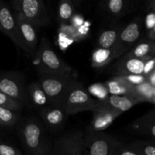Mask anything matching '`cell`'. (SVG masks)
<instances>
[{
  "instance_id": "cell-32",
  "label": "cell",
  "mask_w": 155,
  "mask_h": 155,
  "mask_svg": "<svg viewBox=\"0 0 155 155\" xmlns=\"http://www.w3.org/2000/svg\"><path fill=\"white\" fill-rule=\"evenodd\" d=\"M146 7H147V12L150 13H155V0L149 1Z\"/></svg>"
},
{
  "instance_id": "cell-15",
  "label": "cell",
  "mask_w": 155,
  "mask_h": 155,
  "mask_svg": "<svg viewBox=\"0 0 155 155\" xmlns=\"http://www.w3.org/2000/svg\"><path fill=\"white\" fill-rule=\"evenodd\" d=\"M102 105L110 107L122 114L132 108L135 104L144 101L135 95H109L106 98L98 101Z\"/></svg>"
},
{
  "instance_id": "cell-23",
  "label": "cell",
  "mask_w": 155,
  "mask_h": 155,
  "mask_svg": "<svg viewBox=\"0 0 155 155\" xmlns=\"http://www.w3.org/2000/svg\"><path fill=\"white\" fill-rule=\"evenodd\" d=\"M114 60L112 49L97 48L91 57V65L94 68H100L106 66Z\"/></svg>"
},
{
  "instance_id": "cell-17",
  "label": "cell",
  "mask_w": 155,
  "mask_h": 155,
  "mask_svg": "<svg viewBox=\"0 0 155 155\" xmlns=\"http://www.w3.org/2000/svg\"><path fill=\"white\" fill-rule=\"evenodd\" d=\"M103 11L112 18H121L127 15L135 7L129 0H108L102 3Z\"/></svg>"
},
{
  "instance_id": "cell-31",
  "label": "cell",
  "mask_w": 155,
  "mask_h": 155,
  "mask_svg": "<svg viewBox=\"0 0 155 155\" xmlns=\"http://www.w3.org/2000/svg\"><path fill=\"white\" fill-rule=\"evenodd\" d=\"M155 71V56L154 57L148 59L147 61L145 64V66H144V74L143 75L144 77H147V76L150 75L153 71Z\"/></svg>"
},
{
  "instance_id": "cell-3",
  "label": "cell",
  "mask_w": 155,
  "mask_h": 155,
  "mask_svg": "<svg viewBox=\"0 0 155 155\" xmlns=\"http://www.w3.org/2000/svg\"><path fill=\"white\" fill-rule=\"evenodd\" d=\"M78 80L73 74L66 75L39 74L37 83L47 95L50 105H62L70 89Z\"/></svg>"
},
{
  "instance_id": "cell-29",
  "label": "cell",
  "mask_w": 155,
  "mask_h": 155,
  "mask_svg": "<svg viewBox=\"0 0 155 155\" xmlns=\"http://www.w3.org/2000/svg\"><path fill=\"white\" fill-rule=\"evenodd\" d=\"M112 155H138L136 152L131 149L127 145L122 143L117 140L114 147Z\"/></svg>"
},
{
  "instance_id": "cell-22",
  "label": "cell",
  "mask_w": 155,
  "mask_h": 155,
  "mask_svg": "<svg viewBox=\"0 0 155 155\" xmlns=\"http://www.w3.org/2000/svg\"><path fill=\"white\" fill-rule=\"evenodd\" d=\"M21 112L0 107V129L12 130L21 120Z\"/></svg>"
},
{
  "instance_id": "cell-27",
  "label": "cell",
  "mask_w": 155,
  "mask_h": 155,
  "mask_svg": "<svg viewBox=\"0 0 155 155\" xmlns=\"http://www.w3.org/2000/svg\"><path fill=\"white\" fill-rule=\"evenodd\" d=\"M24 104L20 101L8 96L2 92H0V107L21 112V110L24 109Z\"/></svg>"
},
{
  "instance_id": "cell-28",
  "label": "cell",
  "mask_w": 155,
  "mask_h": 155,
  "mask_svg": "<svg viewBox=\"0 0 155 155\" xmlns=\"http://www.w3.org/2000/svg\"><path fill=\"white\" fill-rule=\"evenodd\" d=\"M20 150L9 142L0 139V155H22Z\"/></svg>"
},
{
  "instance_id": "cell-33",
  "label": "cell",
  "mask_w": 155,
  "mask_h": 155,
  "mask_svg": "<svg viewBox=\"0 0 155 155\" xmlns=\"http://www.w3.org/2000/svg\"><path fill=\"white\" fill-rule=\"evenodd\" d=\"M147 81L148 82L153 88H155V71H153L150 75L147 76Z\"/></svg>"
},
{
  "instance_id": "cell-25",
  "label": "cell",
  "mask_w": 155,
  "mask_h": 155,
  "mask_svg": "<svg viewBox=\"0 0 155 155\" xmlns=\"http://www.w3.org/2000/svg\"><path fill=\"white\" fill-rule=\"evenodd\" d=\"M74 5L70 0H62L58 4V19L62 23H67L72 18L74 13Z\"/></svg>"
},
{
  "instance_id": "cell-8",
  "label": "cell",
  "mask_w": 155,
  "mask_h": 155,
  "mask_svg": "<svg viewBox=\"0 0 155 155\" xmlns=\"http://www.w3.org/2000/svg\"><path fill=\"white\" fill-rule=\"evenodd\" d=\"M141 18H136L122 27L116 42L112 48L114 59L124 55L129 48H132L139 39L142 30Z\"/></svg>"
},
{
  "instance_id": "cell-26",
  "label": "cell",
  "mask_w": 155,
  "mask_h": 155,
  "mask_svg": "<svg viewBox=\"0 0 155 155\" xmlns=\"http://www.w3.org/2000/svg\"><path fill=\"white\" fill-rule=\"evenodd\" d=\"M127 145L138 155H155V144L137 141L131 142Z\"/></svg>"
},
{
  "instance_id": "cell-9",
  "label": "cell",
  "mask_w": 155,
  "mask_h": 155,
  "mask_svg": "<svg viewBox=\"0 0 155 155\" xmlns=\"http://www.w3.org/2000/svg\"><path fill=\"white\" fill-rule=\"evenodd\" d=\"M117 139L103 132L87 130L85 149L87 155H112Z\"/></svg>"
},
{
  "instance_id": "cell-19",
  "label": "cell",
  "mask_w": 155,
  "mask_h": 155,
  "mask_svg": "<svg viewBox=\"0 0 155 155\" xmlns=\"http://www.w3.org/2000/svg\"><path fill=\"white\" fill-rule=\"evenodd\" d=\"M27 92L29 104H31L35 108L40 110L43 107L50 105L48 97L40 87L37 81L33 82L27 85Z\"/></svg>"
},
{
  "instance_id": "cell-12",
  "label": "cell",
  "mask_w": 155,
  "mask_h": 155,
  "mask_svg": "<svg viewBox=\"0 0 155 155\" xmlns=\"http://www.w3.org/2000/svg\"><path fill=\"white\" fill-rule=\"evenodd\" d=\"M0 31L8 36L15 45L21 48L15 14L6 3L0 1Z\"/></svg>"
},
{
  "instance_id": "cell-14",
  "label": "cell",
  "mask_w": 155,
  "mask_h": 155,
  "mask_svg": "<svg viewBox=\"0 0 155 155\" xmlns=\"http://www.w3.org/2000/svg\"><path fill=\"white\" fill-rule=\"evenodd\" d=\"M148 59L126 58L122 56L114 68L115 76L143 75L145 64ZM144 76V75H143Z\"/></svg>"
},
{
  "instance_id": "cell-10",
  "label": "cell",
  "mask_w": 155,
  "mask_h": 155,
  "mask_svg": "<svg viewBox=\"0 0 155 155\" xmlns=\"http://www.w3.org/2000/svg\"><path fill=\"white\" fill-rule=\"evenodd\" d=\"M18 33L21 42V49L31 56H34L38 49L36 27L27 22L20 14L15 12Z\"/></svg>"
},
{
  "instance_id": "cell-24",
  "label": "cell",
  "mask_w": 155,
  "mask_h": 155,
  "mask_svg": "<svg viewBox=\"0 0 155 155\" xmlns=\"http://www.w3.org/2000/svg\"><path fill=\"white\" fill-rule=\"evenodd\" d=\"M134 95L141 98L144 102L147 101L154 104L155 88L147 81L134 86Z\"/></svg>"
},
{
  "instance_id": "cell-16",
  "label": "cell",
  "mask_w": 155,
  "mask_h": 155,
  "mask_svg": "<svg viewBox=\"0 0 155 155\" xmlns=\"http://www.w3.org/2000/svg\"><path fill=\"white\" fill-rule=\"evenodd\" d=\"M131 128L137 134L155 139V110L136 120Z\"/></svg>"
},
{
  "instance_id": "cell-4",
  "label": "cell",
  "mask_w": 155,
  "mask_h": 155,
  "mask_svg": "<svg viewBox=\"0 0 155 155\" xmlns=\"http://www.w3.org/2000/svg\"><path fill=\"white\" fill-rule=\"evenodd\" d=\"M62 106L68 115H74L86 110H93L98 106V100L92 98L81 83L77 82L70 89Z\"/></svg>"
},
{
  "instance_id": "cell-35",
  "label": "cell",
  "mask_w": 155,
  "mask_h": 155,
  "mask_svg": "<svg viewBox=\"0 0 155 155\" xmlns=\"http://www.w3.org/2000/svg\"><path fill=\"white\" fill-rule=\"evenodd\" d=\"M22 155H23V154H22Z\"/></svg>"
},
{
  "instance_id": "cell-5",
  "label": "cell",
  "mask_w": 155,
  "mask_h": 155,
  "mask_svg": "<svg viewBox=\"0 0 155 155\" xmlns=\"http://www.w3.org/2000/svg\"><path fill=\"white\" fill-rule=\"evenodd\" d=\"M12 4L15 12L34 27H45L50 24L48 12L41 0H15Z\"/></svg>"
},
{
  "instance_id": "cell-30",
  "label": "cell",
  "mask_w": 155,
  "mask_h": 155,
  "mask_svg": "<svg viewBox=\"0 0 155 155\" xmlns=\"http://www.w3.org/2000/svg\"><path fill=\"white\" fill-rule=\"evenodd\" d=\"M120 77L132 86H138L147 81V77L143 75H123Z\"/></svg>"
},
{
  "instance_id": "cell-34",
  "label": "cell",
  "mask_w": 155,
  "mask_h": 155,
  "mask_svg": "<svg viewBox=\"0 0 155 155\" xmlns=\"http://www.w3.org/2000/svg\"><path fill=\"white\" fill-rule=\"evenodd\" d=\"M147 37H148L147 39H150V40L155 41V25L150 30H149Z\"/></svg>"
},
{
  "instance_id": "cell-11",
  "label": "cell",
  "mask_w": 155,
  "mask_h": 155,
  "mask_svg": "<svg viewBox=\"0 0 155 155\" xmlns=\"http://www.w3.org/2000/svg\"><path fill=\"white\" fill-rule=\"evenodd\" d=\"M39 114L46 130L58 132L66 124L69 115L62 105H48L39 110Z\"/></svg>"
},
{
  "instance_id": "cell-2",
  "label": "cell",
  "mask_w": 155,
  "mask_h": 155,
  "mask_svg": "<svg viewBox=\"0 0 155 155\" xmlns=\"http://www.w3.org/2000/svg\"><path fill=\"white\" fill-rule=\"evenodd\" d=\"M34 57L39 74L61 76L73 74L72 68L58 56L45 36L42 37Z\"/></svg>"
},
{
  "instance_id": "cell-13",
  "label": "cell",
  "mask_w": 155,
  "mask_h": 155,
  "mask_svg": "<svg viewBox=\"0 0 155 155\" xmlns=\"http://www.w3.org/2000/svg\"><path fill=\"white\" fill-rule=\"evenodd\" d=\"M92 112V122L88 130L93 132H103V130L107 129L119 116L122 114L121 112L102 105L99 103V101L98 106Z\"/></svg>"
},
{
  "instance_id": "cell-20",
  "label": "cell",
  "mask_w": 155,
  "mask_h": 155,
  "mask_svg": "<svg viewBox=\"0 0 155 155\" xmlns=\"http://www.w3.org/2000/svg\"><path fill=\"white\" fill-rule=\"evenodd\" d=\"M108 93L112 95H135L134 86L123 80L120 76H115L105 83Z\"/></svg>"
},
{
  "instance_id": "cell-18",
  "label": "cell",
  "mask_w": 155,
  "mask_h": 155,
  "mask_svg": "<svg viewBox=\"0 0 155 155\" xmlns=\"http://www.w3.org/2000/svg\"><path fill=\"white\" fill-rule=\"evenodd\" d=\"M123 56L139 59H150L155 56V41L143 39L135 44Z\"/></svg>"
},
{
  "instance_id": "cell-1",
  "label": "cell",
  "mask_w": 155,
  "mask_h": 155,
  "mask_svg": "<svg viewBox=\"0 0 155 155\" xmlns=\"http://www.w3.org/2000/svg\"><path fill=\"white\" fill-rule=\"evenodd\" d=\"M20 142L27 155H52L53 145L46 128L37 118L27 117L18 124Z\"/></svg>"
},
{
  "instance_id": "cell-6",
  "label": "cell",
  "mask_w": 155,
  "mask_h": 155,
  "mask_svg": "<svg viewBox=\"0 0 155 155\" xmlns=\"http://www.w3.org/2000/svg\"><path fill=\"white\" fill-rule=\"evenodd\" d=\"M0 92L20 101L24 105L29 104L25 79L21 73H0Z\"/></svg>"
},
{
  "instance_id": "cell-21",
  "label": "cell",
  "mask_w": 155,
  "mask_h": 155,
  "mask_svg": "<svg viewBox=\"0 0 155 155\" xmlns=\"http://www.w3.org/2000/svg\"><path fill=\"white\" fill-rule=\"evenodd\" d=\"M122 27L123 26H116L101 32L97 38V48L112 49L116 42Z\"/></svg>"
},
{
  "instance_id": "cell-7",
  "label": "cell",
  "mask_w": 155,
  "mask_h": 155,
  "mask_svg": "<svg viewBox=\"0 0 155 155\" xmlns=\"http://www.w3.org/2000/svg\"><path fill=\"white\" fill-rule=\"evenodd\" d=\"M85 133L81 130L67 132L53 145L52 155H84Z\"/></svg>"
}]
</instances>
